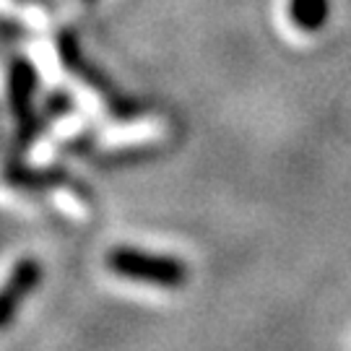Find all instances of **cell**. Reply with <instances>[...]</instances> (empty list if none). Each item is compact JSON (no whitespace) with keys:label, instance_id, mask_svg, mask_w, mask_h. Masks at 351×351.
Returning <instances> with one entry per match:
<instances>
[{"label":"cell","instance_id":"6da1fadb","mask_svg":"<svg viewBox=\"0 0 351 351\" xmlns=\"http://www.w3.org/2000/svg\"><path fill=\"white\" fill-rule=\"evenodd\" d=\"M104 265L117 278L149 284L156 289H182L190 278L188 263L182 258L167 255V252L141 250V247H130V245L112 247L104 258Z\"/></svg>","mask_w":351,"mask_h":351},{"label":"cell","instance_id":"7a4b0ae2","mask_svg":"<svg viewBox=\"0 0 351 351\" xmlns=\"http://www.w3.org/2000/svg\"><path fill=\"white\" fill-rule=\"evenodd\" d=\"M34 91H37V71L34 65L16 58L8 65V107H11L16 125H19V143L29 146L37 138V114H34Z\"/></svg>","mask_w":351,"mask_h":351},{"label":"cell","instance_id":"3957f363","mask_svg":"<svg viewBox=\"0 0 351 351\" xmlns=\"http://www.w3.org/2000/svg\"><path fill=\"white\" fill-rule=\"evenodd\" d=\"M42 281H45V265L39 258L26 255L13 263L11 274L0 284V333L16 323L24 302L37 294Z\"/></svg>","mask_w":351,"mask_h":351}]
</instances>
